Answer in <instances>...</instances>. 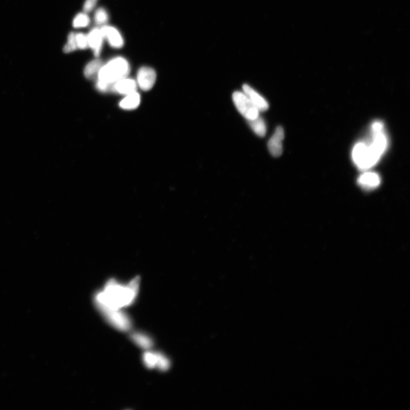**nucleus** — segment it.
I'll list each match as a JSON object with an SVG mask.
<instances>
[{
    "label": "nucleus",
    "instance_id": "23",
    "mask_svg": "<svg viewBox=\"0 0 410 410\" xmlns=\"http://www.w3.org/2000/svg\"><path fill=\"white\" fill-rule=\"evenodd\" d=\"M112 85L108 84V83L98 80L97 81V84H96L97 89L99 91L104 92V93H106V92L109 91H112Z\"/></svg>",
    "mask_w": 410,
    "mask_h": 410
},
{
    "label": "nucleus",
    "instance_id": "15",
    "mask_svg": "<svg viewBox=\"0 0 410 410\" xmlns=\"http://www.w3.org/2000/svg\"><path fill=\"white\" fill-rule=\"evenodd\" d=\"M103 62L99 59H96L88 64L84 70L85 77L88 79H93L98 77L100 69L103 66Z\"/></svg>",
    "mask_w": 410,
    "mask_h": 410
},
{
    "label": "nucleus",
    "instance_id": "11",
    "mask_svg": "<svg viewBox=\"0 0 410 410\" xmlns=\"http://www.w3.org/2000/svg\"><path fill=\"white\" fill-rule=\"evenodd\" d=\"M89 47L93 50L94 55L98 57L101 52L104 38L100 29L95 28L87 35Z\"/></svg>",
    "mask_w": 410,
    "mask_h": 410
},
{
    "label": "nucleus",
    "instance_id": "8",
    "mask_svg": "<svg viewBox=\"0 0 410 410\" xmlns=\"http://www.w3.org/2000/svg\"><path fill=\"white\" fill-rule=\"evenodd\" d=\"M284 138V132L282 127H278L276 129L275 133L271 137L269 143V148L270 153L274 157H279L283 153L282 142Z\"/></svg>",
    "mask_w": 410,
    "mask_h": 410
},
{
    "label": "nucleus",
    "instance_id": "22",
    "mask_svg": "<svg viewBox=\"0 0 410 410\" xmlns=\"http://www.w3.org/2000/svg\"><path fill=\"white\" fill-rule=\"evenodd\" d=\"M75 40H76L77 46L78 49L84 50L89 48L87 35L81 33H77V34H75Z\"/></svg>",
    "mask_w": 410,
    "mask_h": 410
},
{
    "label": "nucleus",
    "instance_id": "5",
    "mask_svg": "<svg viewBox=\"0 0 410 410\" xmlns=\"http://www.w3.org/2000/svg\"><path fill=\"white\" fill-rule=\"evenodd\" d=\"M233 99L238 111L247 120H252L259 116V111L257 108L254 106L244 92L236 91L234 93Z\"/></svg>",
    "mask_w": 410,
    "mask_h": 410
},
{
    "label": "nucleus",
    "instance_id": "10",
    "mask_svg": "<svg viewBox=\"0 0 410 410\" xmlns=\"http://www.w3.org/2000/svg\"><path fill=\"white\" fill-rule=\"evenodd\" d=\"M137 87V83L134 79L125 77L114 83L112 91L121 95H127L136 92Z\"/></svg>",
    "mask_w": 410,
    "mask_h": 410
},
{
    "label": "nucleus",
    "instance_id": "12",
    "mask_svg": "<svg viewBox=\"0 0 410 410\" xmlns=\"http://www.w3.org/2000/svg\"><path fill=\"white\" fill-rule=\"evenodd\" d=\"M358 183L363 189L370 190L375 189L380 183V178L378 174L367 171L361 174L358 179Z\"/></svg>",
    "mask_w": 410,
    "mask_h": 410
},
{
    "label": "nucleus",
    "instance_id": "21",
    "mask_svg": "<svg viewBox=\"0 0 410 410\" xmlns=\"http://www.w3.org/2000/svg\"><path fill=\"white\" fill-rule=\"evenodd\" d=\"M78 49L76 40H75V34L74 33H70L68 36V43L65 46L64 52L65 53H69L74 51Z\"/></svg>",
    "mask_w": 410,
    "mask_h": 410
},
{
    "label": "nucleus",
    "instance_id": "19",
    "mask_svg": "<svg viewBox=\"0 0 410 410\" xmlns=\"http://www.w3.org/2000/svg\"><path fill=\"white\" fill-rule=\"evenodd\" d=\"M157 357L156 367L158 369L161 371L168 370L170 366L169 359L160 353H157Z\"/></svg>",
    "mask_w": 410,
    "mask_h": 410
},
{
    "label": "nucleus",
    "instance_id": "18",
    "mask_svg": "<svg viewBox=\"0 0 410 410\" xmlns=\"http://www.w3.org/2000/svg\"><path fill=\"white\" fill-rule=\"evenodd\" d=\"M157 359V353L146 351L143 355L144 364L149 369H153L156 367Z\"/></svg>",
    "mask_w": 410,
    "mask_h": 410
},
{
    "label": "nucleus",
    "instance_id": "16",
    "mask_svg": "<svg viewBox=\"0 0 410 410\" xmlns=\"http://www.w3.org/2000/svg\"><path fill=\"white\" fill-rule=\"evenodd\" d=\"M248 123L253 131L258 136L263 137L266 135L267 131L266 125L265 121L261 117L259 116L257 118L249 120Z\"/></svg>",
    "mask_w": 410,
    "mask_h": 410
},
{
    "label": "nucleus",
    "instance_id": "7",
    "mask_svg": "<svg viewBox=\"0 0 410 410\" xmlns=\"http://www.w3.org/2000/svg\"><path fill=\"white\" fill-rule=\"evenodd\" d=\"M104 39H106L111 47L119 49L123 47L124 40L120 32L117 29L108 25H104L100 29Z\"/></svg>",
    "mask_w": 410,
    "mask_h": 410
},
{
    "label": "nucleus",
    "instance_id": "6",
    "mask_svg": "<svg viewBox=\"0 0 410 410\" xmlns=\"http://www.w3.org/2000/svg\"><path fill=\"white\" fill-rule=\"evenodd\" d=\"M156 80V73L149 67H142L137 74V84L141 90L147 91L152 89Z\"/></svg>",
    "mask_w": 410,
    "mask_h": 410
},
{
    "label": "nucleus",
    "instance_id": "14",
    "mask_svg": "<svg viewBox=\"0 0 410 410\" xmlns=\"http://www.w3.org/2000/svg\"><path fill=\"white\" fill-rule=\"evenodd\" d=\"M132 340L135 344L144 349H149L152 348L153 342L150 337L146 334L141 333H133L131 334Z\"/></svg>",
    "mask_w": 410,
    "mask_h": 410
},
{
    "label": "nucleus",
    "instance_id": "2",
    "mask_svg": "<svg viewBox=\"0 0 410 410\" xmlns=\"http://www.w3.org/2000/svg\"><path fill=\"white\" fill-rule=\"evenodd\" d=\"M130 72L128 61L123 57H116L103 65L98 75V80L114 85L121 79L127 77Z\"/></svg>",
    "mask_w": 410,
    "mask_h": 410
},
{
    "label": "nucleus",
    "instance_id": "9",
    "mask_svg": "<svg viewBox=\"0 0 410 410\" xmlns=\"http://www.w3.org/2000/svg\"><path fill=\"white\" fill-rule=\"evenodd\" d=\"M244 93L256 107L259 112H264L269 109V103L266 100L248 85L243 86Z\"/></svg>",
    "mask_w": 410,
    "mask_h": 410
},
{
    "label": "nucleus",
    "instance_id": "25",
    "mask_svg": "<svg viewBox=\"0 0 410 410\" xmlns=\"http://www.w3.org/2000/svg\"><path fill=\"white\" fill-rule=\"evenodd\" d=\"M94 1H96V2H97V0H94Z\"/></svg>",
    "mask_w": 410,
    "mask_h": 410
},
{
    "label": "nucleus",
    "instance_id": "17",
    "mask_svg": "<svg viewBox=\"0 0 410 410\" xmlns=\"http://www.w3.org/2000/svg\"><path fill=\"white\" fill-rule=\"evenodd\" d=\"M90 19L87 14L81 13L78 14L74 19L73 27L75 28H85L90 24Z\"/></svg>",
    "mask_w": 410,
    "mask_h": 410
},
{
    "label": "nucleus",
    "instance_id": "24",
    "mask_svg": "<svg viewBox=\"0 0 410 410\" xmlns=\"http://www.w3.org/2000/svg\"><path fill=\"white\" fill-rule=\"evenodd\" d=\"M96 4H97V2L94 1V0H86L84 7H83V11L86 14L94 10Z\"/></svg>",
    "mask_w": 410,
    "mask_h": 410
},
{
    "label": "nucleus",
    "instance_id": "4",
    "mask_svg": "<svg viewBox=\"0 0 410 410\" xmlns=\"http://www.w3.org/2000/svg\"><path fill=\"white\" fill-rule=\"evenodd\" d=\"M108 323L120 331L127 332L132 327V322L126 314L120 309L109 308L95 305Z\"/></svg>",
    "mask_w": 410,
    "mask_h": 410
},
{
    "label": "nucleus",
    "instance_id": "3",
    "mask_svg": "<svg viewBox=\"0 0 410 410\" xmlns=\"http://www.w3.org/2000/svg\"><path fill=\"white\" fill-rule=\"evenodd\" d=\"M382 154L372 143H359L354 146L352 157L359 169L365 170L378 162Z\"/></svg>",
    "mask_w": 410,
    "mask_h": 410
},
{
    "label": "nucleus",
    "instance_id": "20",
    "mask_svg": "<svg viewBox=\"0 0 410 410\" xmlns=\"http://www.w3.org/2000/svg\"><path fill=\"white\" fill-rule=\"evenodd\" d=\"M94 19L95 23L98 25L106 24L108 21V15L107 11L104 8H99L95 12Z\"/></svg>",
    "mask_w": 410,
    "mask_h": 410
},
{
    "label": "nucleus",
    "instance_id": "13",
    "mask_svg": "<svg viewBox=\"0 0 410 410\" xmlns=\"http://www.w3.org/2000/svg\"><path fill=\"white\" fill-rule=\"evenodd\" d=\"M125 96L119 103L120 107L123 110H134L140 105V95L136 91Z\"/></svg>",
    "mask_w": 410,
    "mask_h": 410
},
{
    "label": "nucleus",
    "instance_id": "1",
    "mask_svg": "<svg viewBox=\"0 0 410 410\" xmlns=\"http://www.w3.org/2000/svg\"><path fill=\"white\" fill-rule=\"evenodd\" d=\"M140 280L139 277H136L127 285H122L114 279L109 280L104 290L96 295L95 305L115 309L129 306L136 298Z\"/></svg>",
    "mask_w": 410,
    "mask_h": 410
}]
</instances>
